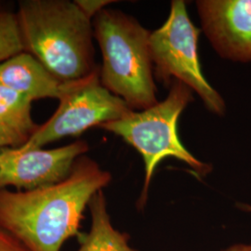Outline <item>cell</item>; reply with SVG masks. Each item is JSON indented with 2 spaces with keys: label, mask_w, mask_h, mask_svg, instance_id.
<instances>
[{
  "label": "cell",
  "mask_w": 251,
  "mask_h": 251,
  "mask_svg": "<svg viewBox=\"0 0 251 251\" xmlns=\"http://www.w3.org/2000/svg\"><path fill=\"white\" fill-rule=\"evenodd\" d=\"M93 34L102 55L100 80L131 110L155 105L150 33L125 13L102 9L93 22Z\"/></svg>",
  "instance_id": "3"
},
{
  "label": "cell",
  "mask_w": 251,
  "mask_h": 251,
  "mask_svg": "<svg viewBox=\"0 0 251 251\" xmlns=\"http://www.w3.org/2000/svg\"><path fill=\"white\" fill-rule=\"evenodd\" d=\"M0 251H29L18 240L0 228Z\"/></svg>",
  "instance_id": "14"
},
{
  "label": "cell",
  "mask_w": 251,
  "mask_h": 251,
  "mask_svg": "<svg viewBox=\"0 0 251 251\" xmlns=\"http://www.w3.org/2000/svg\"><path fill=\"white\" fill-rule=\"evenodd\" d=\"M198 36L199 29L191 22L184 1H172L167 22L150 35V55L154 73L165 83L175 77L195 90L210 112L224 116L225 100L202 73L198 59Z\"/></svg>",
  "instance_id": "5"
},
{
  "label": "cell",
  "mask_w": 251,
  "mask_h": 251,
  "mask_svg": "<svg viewBox=\"0 0 251 251\" xmlns=\"http://www.w3.org/2000/svg\"><path fill=\"white\" fill-rule=\"evenodd\" d=\"M241 208L245 209V210H248V211H251V205H241L240 206Z\"/></svg>",
  "instance_id": "17"
},
{
  "label": "cell",
  "mask_w": 251,
  "mask_h": 251,
  "mask_svg": "<svg viewBox=\"0 0 251 251\" xmlns=\"http://www.w3.org/2000/svg\"><path fill=\"white\" fill-rule=\"evenodd\" d=\"M24 50L16 13L0 11V64Z\"/></svg>",
  "instance_id": "12"
},
{
  "label": "cell",
  "mask_w": 251,
  "mask_h": 251,
  "mask_svg": "<svg viewBox=\"0 0 251 251\" xmlns=\"http://www.w3.org/2000/svg\"><path fill=\"white\" fill-rule=\"evenodd\" d=\"M88 150L89 145L83 141L50 150L2 148L0 189L14 186L30 191L59 183L70 175L75 161Z\"/></svg>",
  "instance_id": "7"
},
{
  "label": "cell",
  "mask_w": 251,
  "mask_h": 251,
  "mask_svg": "<svg viewBox=\"0 0 251 251\" xmlns=\"http://www.w3.org/2000/svg\"><path fill=\"white\" fill-rule=\"evenodd\" d=\"M16 15L25 50L59 80L77 82L100 72L91 19L75 1L25 0Z\"/></svg>",
  "instance_id": "2"
},
{
  "label": "cell",
  "mask_w": 251,
  "mask_h": 251,
  "mask_svg": "<svg viewBox=\"0 0 251 251\" xmlns=\"http://www.w3.org/2000/svg\"><path fill=\"white\" fill-rule=\"evenodd\" d=\"M111 179L96 162L80 156L59 183L30 191L1 188L0 228L29 251H60L67 239L80 235L86 206Z\"/></svg>",
  "instance_id": "1"
},
{
  "label": "cell",
  "mask_w": 251,
  "mask_h": 251,
  "mask_svg": "<svg viewBox=\"0 0 251 251\" xmlns=\"http://www.w3.org/2000/svg\"><path fill=\"white\" fill-rule=\"evenodd\" d=\"M32 101L25 95L0 85V126L16 135L24 144L39 126L32 118Z\"/></svg>",
  "instance_id": "11"
},
{
  "label": "cell",
  "mask_w": 251,
  "mask_h": 251,
  "mask_svg": "<svg viewBox=\"0 0 251 251\" xmlns=\"http://www.w3.org/2000/svg\"><path fill=\"white\" fill-rule=\"evenodd\" d=\"M89 206L91 227L90 233L82 236L77 251H136L128 246V236L116 230L111 224L102 190L93 196Z\"/></svg>",
  "instance_id": "10"
},
{
  "label": "cell",
  "mask_w": 251,
  "mask_h": 251,
  "mask_svg": "<svg viewBox=\"0 0 251 251\" xmlns=\"http://www.w3.org/2000/svg\"><path fill=\"white\" fill-rule=\"evenodd\" d=\"M192 100V90L176 80L164 100L141 112L131 111L121 119L100 126L121 137L143 156L145 179L140 206L145 204L152 174L163 159L175 157L184 162L197 176H205L210 171L208 165L199 161L183 146L178 135V119Z\"/></svg>",
  "instance_id": "4"
},
{
  "label": "cell",
  "mask_w": 251,
  "mask_h": 251,
  "mask_svg": "<svg viewBox=\"0 0 251 251\" xmlns=\"http://www.w3.org/2000/svg\"><path fill=\"white\" fill-rule=\"evenodd\" d=\"M75 2L90 19L95 17L102 9H104L103 8L106 5L112 3V1L105 0H77Z\"/></svg>",
  "instance_id": "13"
},
{
  "label": "cell",
  "mask_w": 251,
  "mask_h": 251,
  "mask_svg": "<svg viewBox=\"0 0 251 251\" xmlns=\"http://www.w3.org/2000/svg\"><path fill=\"white\" fill-rule=\"evenodd\" d=\"M24 142L16 135L9 132L5 128L0 126V147L5 148V147L12 146L13 148H16V147L22 146Z\"/></svg>",
  "instance_id": "15"
},
{
  "label": "cell",
  "mask_w": 251,
  "mask_h": 251,
  "mask_svg": "<svg viewBox=\"0 0 251 251\" xmlns=\"http://www.w3.org/2000/svg\"><path fill=\"white\" fill-rule=\"evenodd\" d=\"M80 81L64 83L59 80L28 52L17 54L0 64V85L32 100L42 98L60 100Z\"/></svg>",
  "instance_id": "9"
},
{
  "label": "cell",
  "mask_w": 251,
  "mask_h": 251,
  "mask_svg": "<svg viewBox=\"0 0 251 251\" xmlns=\"http://www.w3.org/2000/svg\"><path fill=\"white\" fill-rule=\"evenodd\" d=\"M223 251H251V245L237 244Z\"/></svg>",
  "instance_id": "16"
},
{
  "label": "cell",
  "mask_w": 251,
  "mask_h": 251,
  "mask_svg": "<svg viewBox=\"0 0 251 251\" xmlns=\"http://www.w3.org/2000/svg\"><path fill=\"white\" fill-rule=\"evenodd\" d=\"M204 33L225 59L251 62V0H199Z\"/></svg>",
  "instance_id": "8"
},
{
  "label": "cell",
  "mask_w": 251,
  "mask_h": 251,
  "mask_svg": "<svg viewBox=\"0 0 251 251\" xmlns=\"http://www.w3.org/2000/svg\"><path fill=\"white\" fill-rule=\"evenodd\" d=\"M131 111L123 100L102 86L97 73L78 82L60 100L53 116L19 148L37 149L67 136H78L91 126L121 119Z\"/></svg>",
  "instance_id": "6"
}]
</instances>
